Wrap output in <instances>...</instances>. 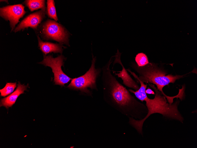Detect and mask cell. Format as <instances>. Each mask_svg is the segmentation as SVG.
Listing matches in <instances>:
<instances>
[{"label":"cell","mask_w":197,"mask_h":148,"mask_svg":"<svg viewBox=\"0 0 197 148\" xmlns=\"http://www.w3.org/2000/svg\"><path fill=\"white\" fill-rule=\"evenodd\" d=\"M148 84L155 91V95L153 98L150 99L146 94L141 100L142 103L145 102L148 113L145 117L141 120L129 118V124L136 130L139 134L143 136L142 127L145 121L150 115L154 113L161 114L163 117L167 119L178 121L183 123L184 118L178 108L180 100L177 99L170 104L168 102L166 97L157 89L155 85L152 84Z\"/></svg>","instance_id":"obj_2"},{"label":"cell","mask_w":197,"mask_h":148,"mask_svg":"<svg viewBox=\"0 0 197 148\" xmlns=\"http://www.w3.org/2000/svg\"><path fill=\"white\" fill-rule=\"evenodd\" d=\"M0 1H5L6 2H8V1L7 0H0Z\"/></svg>","instance_id":"obj_17"},{"label":"cell","mask_w":197,"mask_h":148,"mask_svg":"<svg viewBox=\"0 0 197 148\" xmlns=\"http://www.w3.org/2000/svg\"><path fill=\"white\" fill-rule=\"evenodd\" d=\"M102 68V80L104 98L113 108L128 118L141 120L147 115L148 110L145 105L132 95L111 72V59Z\"/></svg>","instance_id":"obj_1"},{"label":"cell","mask_w":197,"mask_h":148,"mask_svg":"<svg viewBox=\"0 0 197 148\" xmlns=\"http://www.w3.org/2000/svg\"><path fill=\"white\" fill-rule=\"evenodd\" d=\"M135 60L137 64L139 67L145 66L149 63L147 56L142 52L139 53L136 55Z\"/></svg>","instance_id":"obj_15"},{"label":"cell","mask_w":197,"mask_h":148,"mask_svg":"<svg viewBox=\"0 0 197 148\" xmlns=\"http://www.w3.org/2000/svg\"><path fill=\"white\" fill-rule=\"evenodd\" d=\"M26 13L24 6L21 4L7 6L0 8V16L6 21H9L11 32Z\"/></svg>","instance_id":"obj_7"},{"label":"cell","mask_w":197,"mask_h":148,"mask_svg":"<svg viewBox=\"0 0 197 148\" xmlns=\"http://www.w3.org/2000/svg\"><path fill=\"white\" fill-rule=\"evenodd\" d=\"M16 87V82L6 83L5 87L0 90L1 96L4 97L11 94L14 92Z\"/></svg>","instance_id":"obj_14"},{"label":"cell","mask_w":197,"mask_h":148,"mask_svg":"<svg viewBox=\"0 0 197 148\" xmlns=\"http://www.w3.org/2000/svg\"><path fill=\"white\" fill-rule=\"evenodd\" d=\"M121 54L122 53L120 52L117 49L116 53L114 56L115 59L114 62L113 66L116 63L119 64L122 66V70L117 71L119 73H116V71L113 70L111 71L115 75L117 76L118 78L122 79L123 81V84L124 85L128 87L133 89L134 91L137 90L139 89L140 86L138 83L132 79L124 66L121 60Z\"/></svg>","instance_id":"obj_9"},{"label":"cell","mask_w":197,"mask_h":148,"mask_svg":"<svg viewBox=\"0 0 197 148\" xmlns=\"http://www.w3.org/2000/svg\"><path fill=\"white\" fill-rule=\"evenodd\" d=\"M28 84L25 85L22 84L19 82H18L17 87L15 90L9 96L2 98L0 100V106H4L7 109L12 107L14 105L17 98L21 94H24L25 91H27Z\"/></svg>","instance_id":"obj_10"},{"label":"cell","mask_w":197,"mask_h":148,"mask_svg":"<svg viewBox=\"0 0 197 148\" xmlns=\"http://www.w3.org/2000/svg\"><path fill=\"white\" fill-rule=\"evenodd\" d=\"M24 3L31 11H33L40 9H45V0H25Z\"/></svg>","instance_id":"obj_12"},{"label":"cell","mask_w":197,"mask_h":148,"mask_svg":"<svg viewBox=\"0 0 197 148\" xmlns=\"http://www.w3.org/2000/svg\"><path fill=\"white\" fill-rule=\"evenodd\" d=\"M45 10H40L32 13L27 16L19 23L15 28V32L23 30L25 28L30 27L34 29H37L38 25L45 17Z\"/></svg>","instance_id":"obj_8"},{"label":"cell","mask_w":197,"mask_h":148,"mask_svg":"<svg viewBox=\"0 0 197 148\" xmlns=\"http://www.w3.org/2000/svg\"><path fill=\"white\" fill-rule=\"evenodd\" d=\"M145 92L146 94L155 95V92L149 87L146 89Z\"/></svg>","instance_id":"obj_16"},{"label":"cell","mask_w":197,"mask_h":148,"mask_svg":"<svg viewBox=\"0 0 197 148\" xmlns=\"http://www.w3.org/2000/svg\"><path fill=\"white\" fill-rule=\"evenodd\" d=\"M41 34L46 40H52L60 44L69 45L68 34L65 28L55 21L48 19L42 25Z\"/></svg>","instance_id":"obj_6"},{"label":"cell","mask_w":197,"mask_h":148,"mask_svg":"<svg viewBox=\"0 0 197 148\" xmlns=\"http://www.w3.org/2000/svg\"><path fill=\"white\" fill-rule=\"evenodd\" d=\"M37 37L39 49L45 55L52 52L62 53L63 49L62 44L44 42L40 39L38 36Z\"/></svg>","instance_id":"obj_11"},{"label":"cell","mask_w":197,"mask_h":148,"mask_svg":"<svg viewBox=\"0 0 197 148\" xmlns=\"http://www.w3.org/2000/svg\"><path fill=\"white\" fill-rule=\"evenodd\" d=\"M47 13L48 17L56 21L58 20L54 0H47Z\"/></svg>","instance_id":"obj_13"},{"label":"cell","mask_w":197,"mask_h":148,"mask_svg":"<svg viewBox=\"0 0 197 148\" xmlns=\"http://www.w3.org/2000/svg\"><path fill=\"white\" fill-rule=\"evenodd\" d=\"M130 66L137 73L138 78L140 80L147 84L155 85L157 89L166 97L170 104L173 103V99L175 98H179L181 100L184 98V93L182 90H179L178 93L176 95L172 97L165 94L163 88L166 86H169L170 83L174 84L176 80L184 77L193 71L182 75H174L168 74L166 70L154 63L149 62L145 66L139 67L136 63L132 62Z\"/></svg>","instance_id":"obj_3"},{"label":"cell","mask_w":197,"mask_h":148,"mask_svg":"<svg viewBox=\"0 0 197 148\" xmlns=\"http://www.w3.org/2000/svg\"><path fill=\"white\" fill-rule=\"evenodd\" d=\"M92 55L91 64L89 70L84 75L72 79L70 83L67 87L70 89L79 90L89 96H91L92 93L88 88L97 90L96 80L102 70L100 69L96 68V58Z\"/></svg>","instance_id":"obj_4"},{"label":"cell","mask_w":197,"mask_h":148,"mask_svg":"<svg viewBox=\"0 0 197 148\" xmlns=\"http://www.w3.org/2000/svg\"><path fill=\"white\" fill-rule=\"evenodd\" d=\"M43 59L39 64L46 66L50 67L54 74V82L55 85L64 86L72 79L65 74L62 71L61 67L64 66V60L65 58L62 55H60L53 58L52 55H43Z\"/></svg>","instance_id":"obj_5"}]
</instances>
